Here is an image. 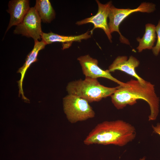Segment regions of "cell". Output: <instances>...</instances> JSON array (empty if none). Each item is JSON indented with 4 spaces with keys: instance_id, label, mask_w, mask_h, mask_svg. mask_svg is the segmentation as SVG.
Segmentation results:
<instances>
[{
    "instance_id": "9a60e30c",
    "label": "cell",
    "mask_w": 160,
    "mask_h": 160,
    "mask_svg": "<svg viewBox=\"0 0 160 160\" xmlns=\"http://www.w3.org/2000/svg\"><path fill=\"white\" fill-rule=\"evenodd\" d=\"M156 31L157 34V40L156 45L152 49L153 54L158 56L160 52V20L155 27Z\"/></svg>"
},
{
    "instance_id": "2e32d148",
    "label": "cell",
    "mask_w": 160,
    "mask_h": 160,
    "mask_svg": "<svg viewBox=\"0 0 160 160\" xmlns=\"http://www.w3.org/2000/svg\"><path fill=\"white\" fill-rule=\"evenodd\" d=\"M152 127L153 132L160 136V123L157 124L156 126H154L152 125Z\"/></svg>"
},
{
    "instance_id": "5b68a950",
    "label": "cell",
    "mask_w": 160,
    "mask_h": 160,
    "mask_svg": "<svg viewBox=\"0 0 160 160\" xmlns=\"http://www.w3.org/2000/svg\"><path fill=\"white\" fill-rule=\"evenodd\" d=\"M156 9V5L152 3L144 2L137 8L134 9H119L112 5L110 9L108 17V26L110 33L118 32L119 35L120 42L123 44L130 45L128 40L122 36L119 31V25L121 22L127 16L134 12H141L151 13Z\"/></svg>"
},
{
    "instance_id": "ba28073f",
    "label": "cell",
    "mask_w": 160,
    "mask_h": 160,
    "mask_svg": "<svg viewBox=\"0 0 160 160\" xmlns=\"http://www.w3.org/2000/svg\"><path fill=\"white\" fill-rule=\"evenodd\" d=\"M96 1L98 4V10L97 14L90 17L77 21L76 24L81 25L88 23H92L94 25V28L90 31L91 33L96 28L103 29L111 42H112V37L107 23V19L108 17L110 9L112 5V1H110L105 4H103L98 0Z\"/></svg>"
},
{
    "instance_id": "4fadbf2b",
    "label": "cell",
    "mask_w": 160,
    "mask_h": 160,
    "mask_svg": "<svg viewBox=\"0 0 160 160\" xmlns=\"http://www.w3.org/2000/svg\"><path fill=\"white\" fill-rule=\"evenodd\" d=\"M156 26L151 23H148L145 26V32L142 38L138 37L137 41L139 44L137 48L138 52L145 49H152L156 41Z\"/></svg>"
},
{
    "instance_id": "277c9868",
    "label": "cell",
    "mask_w": 160,
    "mask_h": 160,
    "mask_svg": "<svg viewBox=\"0 0 160 160\" xmlns=\"http://www.w3.org/2000/svg\"><path fill=\"white\" fill-rule=\"evenodd\" d=\"M89 103L85 99L71 94L65 97L63 110L68 121L73 124L94 118L95 113Z\"/></svg>"
},
{
    "instance_id": "7a4b0ae2",
    "label": "cell",
    "mask_w": 160,
    "mask_h": 160,
    "mask_svg": "<svg viewBox=\"0 0 160 160\" xmlns=\"http://www.w3.org/2000/svg\"><path fill=\"white\" fill-rule=\"evenodd\" d=\"M135 127L123 120L105 121L98 124L84 139V144L123 146L135 139Z\"/></svg>"
},
{
    "instance_id": "6da1fadb",
    "label": "cell",
    "mask_w": 160,
    "mask_h": 160,
    "mask_svg": "<svg viewBox=\"0 0 160 160\" xmlns=\"http://www.w3.org/2000/svg\"><path fill=\"white\" fill-rule=\"evenodd\" d=\"M111 96L112 103L118 109H123L128 105H133L137 100L141 99L147 102L150 107L149 121L155 120L158 115L159 98L156 93L154 85L149 81L141 82L131 79L118 86Z\"/></svg>"
},
{
    "instance_id": "8fae6325",
    "label": "cell",
    "mask_w": 160,
    "mask_h": 160,
    "mask_svg": "<svg viewBox=\"0 0 160 160\" xmlns=\"http://www.w3.org/2000/svg\"><path fill=\"white\" fill-rule=\"evenodd\" d=\"M46 44L42 41H39L38 40L34 41V45L31 51L27 55L25 61L23 65L20 68L17 72L21 74L20 79L17 81L19 88V96L21 95L22 98L25 101L28 102L29 100L24 95L23 88V79L26 72L30 65L33 63L37 61V56L39 51L44 49Z\"/></svg>"
},
{
    "instance_id": "9c48e42d",
    "label": "cell",
    "mask_w": 160,
    "mask_h": 160,
    "mask_svg": "<svg viewBox=\"0 0 160 160\" xmlns=\"http://www.w3.org/2000/svg\"><path fill=\"white\" fill-rule=\"evenodd\" d=\"M139 64V61L133 56H130L128 59L126 56H119L115 58L108 70L110 72L116 70L123 71L140 82H144L145 80L138 76L135 71Z\"/></svg>"
},
{
    "instance_id": "e0dca14e",
    "label": "cell",
    "mask_w": 160,
    "mask_h": 160,
    "mask_svg": "<svg viewBox=\"0 0 160 160\" xmlns=\"http://www.w3.org/2000/svg\"><path fill=\"white\" fill-rule=\"evenodd\" d=\"M145 157H143L142 159H140V160H145Z\"/></svg>"
},
{
    "instance_id": "7c38bea8",
    "label": "cell",
    "mask_w": 160,
    "mask_h": 160,
    "mask_svg": "<svg viewBox=\"0 0 160 160\" xmlns=\"http://www.w3.org/2000/svg\"><path fill=\"white\" fill-rule=\"evenodd\" d=\"M90 31H87L82 34L71 36H65L50 32L48 33L43 32L41 38L46 44H50L55 42L62 43L64 45L74 41L80 42L82 40L87 39L91 36Z\"/></svg>"
},
{
    "instance_id": "30bf717a",
    "label": "cell",
    "mask_w": 160,
    "mask_h": 160,
    "mask_svg": "<svg viewBox=\"0 0 160 160\" xmlns=\"http://www.w3.org/2000/svg\"><path fill=\"white\" fill-rule=\"evenodd\" d=\"M8 6L7 11L10 15V19L5 33L12 26L21 22L30 8L28 0H11Z\"/></svg>"
},
{
    "instance_id": "3957f363",
    "label": "cell",
    "mask_w": 160,
    "mask_h": 160,
    "mask_svg": "<svg viewBox=\"0 0 160 160\" xmlns=\"http://www.w3.org/2000/svg\"><path fill=\"white\" fill-rule=\"evenodd\" d=\"M117 88L118 86H105L100 84L97 79L87 77L84 80L80 79L70 82L66 87L68 94L83 98L89 103L98 102L111 96Z\"/></svg>"
},
{
    "instance_id": "52a82bcc",
    "label": "cell",
    "mask_w": 160,
    "mask_h": 160,
    "mask_svg": "<svg viewBox=\"0 0 160 160\" xmlns=\"http://www.w3.org/2000/svg\"><path fill=\"white\" fill-rule=\"evenodd\" d=\"M81 67L82 71L85 77H89L97 79L98 78L107 79L117 83L119 85L124 83L112 76L107 69L103 70L98 65V60L93 58L89 55H87L79 57L77 58Z\"/></svg>"
},
{
    "instance_id": "5bb4252c",
    "label": "cell",
    "mask_w": 160,
    "mask_h": 160,
    "mask_svg": "<svg viewBox=\"0 0 160 160\" xmlns=\"http://www.w3.org/2000/svg\"><path fill=\"white\" fill-rule=\"evenodd\" d=\"M34 7L41 21L50 23L55 18V13L48 0H37Z\"/></svg>"
},
{
    "instance_id": "8992f818",
    "label": "cell",
    "mask_w": 160,
    "mask_h": 160,
    "mask_svg": "<svg viewBox=\"0 0 160 160\" xmlns=\"http://www.w3.org/2000/svg\"><path fill=\"white\" fill-rule=\"evenodd\" d=\"M41 21L34 7H30L22 21L16 26L13 33L32 38L34 41L38 40L41 38L43 33Z\"/></svg>"
}]
</instances>
